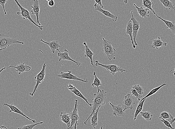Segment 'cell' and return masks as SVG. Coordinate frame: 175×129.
<instances>
[{
  "instance_id": "obj_1",
  "label": "cell",
  "mask_w": 175,
  "mask_h": 129,
  "mask_svg": "<svg viewBox=\"0 0 175 129\" xmlns=\"http://www.w3.org/2000/svg\"><path fill=\"white\" fill-rule=\"evenodd\" d=\"M106 94H107V92L103 90L100 89L99 92L94 94L93 98L92 99V101H93V104H92L91 114L85 122H84V125H86L87 124V121L91 117L98 107L105 106L106 105Z\"/></svg>"
},
{
  "instance_id": "obj_2",
  "label": "cell",
  "mask_w": 175,
  "mask_h": 129,
  "mask_svg": "<svg viewBox=\"0 0 175 129\" xmlns=\"http://www.w3.org/2000/svg\"><path fill=\"white\" fill-rule=\"evenodd\" d=\"M23 42H19L16 39L11 37L9 36L0 34V51L5 50L12 44H24Z\"/></svg>"
},
{
  "instance_id": "obj_3",
  "label": "cell",
  "mask_w": 175,
  "mask_h": 129,
  "mask_svg": "<svg viewBox=\"0 0 175 129\" xmlns=\"http://www.w3.org/2000/svg\"><path fill=\"white\" fill-rule=\"evenodd\" d=\"M102 39L103 40L102 51L105 55L110 61H111L112 60H115L116 50L112 46L111 43L106 40L104 38H102Z\"/></svg>"
},
{
  "instance_id": "obj_4",
  "label": "cell",
  "mask_w": 175,
  "mask_h": 129,
  "mask_svg": "<svg viewBox=\"0 0 175 129\" xmlns=\"http://www.w3.org/2000/svg\"><path fill=\"white\" fill-rule=\"evenodd\" d=\"M46 62H44L43 64L42 70L37 75L35 76L34 79L35 82H36V85L34 87V90L32 93H30L29 95L31 97H33L35 94V92L37 91V88H38L39 85L42 83V82L45 80V76H46Z\"/></svg>"
},
{
  "instance_id": "obj_5",
  "label": "cell",
  "mask_w": 175,
  "mask_h": 129,
  "mask_svg": "<svg viewBox=\"0 0 175 129\" xmlns=\"http://www.w3.org/2000/svg\"><path fill=\"white\" fill-rule=\"evenodd\" d=\"M95 64L96 66H101V67L105 68L106 70H110V73L112 75H115L116 73H123L124 72H129L127 70L123 69V68L116 65V64H109V65H105V64L100 63L98 61H95Z\"/></svg>"
},
{
  "instance_id": "obj_6",
  "label": "cell",
  "mask_w": 175,
  "mask_h": 129,
  "mask_svg": "<svg viewBox=\"0 0 175 129\" xmlns=\"http://www.w3.org/2000/svg\"><path fill=\"white\" fill-rule=\"evenodd\" d=\"M14 1L17 4L19 7V9H20L21 12L20 14L21 15L22 17H23V19H28L29 21L32 22L33 24H34L35 26L39 27V28L40 29V30H43V28L44 26H39L38 24H36L34 22V21L33 20V19L31 18V17L30 12L26 9L25 8L23 7L22 6L19 4L18 2L16 0H14Z\"/></svg>"
},
{
  "instance_id": "obj_7",
  "label": "cell",
  "mask_w": 175,
  "mask_h": 129,
  "mask_svg": "<svg viewBox=\"0 0 175 129\" xmlns=\"http://www.w3.org/2000/svg\"><path fill=\"white\" fill-rule=\"evenodd\" d=\"M56 76L62 79H67L73 80V81H81L87 83L88 80L87 79H82L78 77L77 76L73 75L71 72L68 71V73H65L64 72H61L59 75H56Z\"/></svg>"
},
{
  "instance_id": "obj_8",
  "label": "cell",
  "mask_w": 175,
  "mask_h": 129,
  "mask_svg": "<svg viewBox=\"0 0 175 129\" xmlns=\"http://www.w3.org/2000/svg\"><path fill=\"white\" fill-rule=\"evenodd\" d=\"M123 105L125 108L124 111L125 112L127 109H132L133 105L135 104L134 97L130 93H127L123 101Z\"/></svg>"
},
{
  "instance_id": "obj_9",
  "label": "cell",
  "mask_w": 175,
  "mask_h": 129,
  "mask_svg": "<svg viewBox=\"0 0 175 129\" xmlns=\"http://www.w3.org/2000/svg\"><path fill=\"white\" fill-rule=\"evenodd\" d=\"M131 20L133 22L132 37L133 41L134 43L135 46H137L138 44H137L136 42V38L137 33H138V31L139 29V27H140V23H139V22H138V21L134 17L133 11H131Z\"/></svg>"
},
{
  "instance_id": "obj_10",
  "label": "cell",
  "mask_w": 175,
  "mask_h": 129,
  "mask_svg": "<svg viewBox=\"0 0 175 129\" xmlns=\"http://www.w3.org/2000/svg\"><path fill=\"white\" fill-rule=\"evenodd\" d=\"M109 104L111 106L114 116L116 117H125V112L124 111L125 107L123 105H114L111 102H109Z\"/></svg>"
},
{
  "instance_id": "obj_11",
  "label": "cell",
  "mask_w": 175,
  "mask_h": 129,
  "mask_svg": "<svg viewBox=\"0 0 175 129\" xmlns=\"http://www.w3.org/2000/svg\"><path fill=\"white\" fill-rule=\"evenodd\" d=\"M58 51L59 52L58 53L57 58H58L59 62H60L61 60H69V61H72L75 63L78 67L81 65V62H76L70 57L69 55V52L66 49H64L63 53L61 52L59 49Z\"/></svg>"
},
{
  "instance_id": "obj_12",
  "label": "cell",
  "mask_w": 175,
  "mask_h": 129,
  "mask_svg": "<svg viewBox=\"0 0 175 129\" xmlns=\"http://www.w3.org/2000/svg\"><path fill=\"white\" fill-rule=\"evenodd\" d=\"M75 105L73 110L72 112L69 113L70 118L71 119V126L69 129L72 128V126L75 125L76 122L79 120L80 118L78 114L77 107L78 104L77 100H75Z\"/></svg>"
},
{
  "instance_id": "obj_13",
  "label": "cell",
  "mask_w": 175,
  "mask_h": 129,
  "mask_svg": "<svg viewBox=\"0 0 175 129\" xmlns=\"http://www.w3.org/2000/svg\"><path fill=\"white\" fill-rule=\"evenodd\" d=\"M32 8V10L31 12L33 15L36 16L37 17V22L39 26H42L40 22H39V13L40 12V3L38 0H34L33 2V5L31 7Z\"/></svg>"
},
{
  "instance_id": "obj_14",
  "label": "cell",
  "mask_w": 175,
  "mask_h": 129,
  "mask_svg": "<svg viewBox=\"0 0 175 129\" xmlns=\"http://www.w3.org/2000/svg\"><path fill=\"white\" fill-rule=\"evenodd\" d=\"M3 106H7L10 109V110L9 111V112H14L17 113V114H20L22 115V116L25 117L27 119H28V120L31 121V122L33 123H35L36 122V121L29 118L27 115H25L24 113L22 112L21 110H19V109L17 107L14 106L13 103H12V104L11 105H9L7 104V103H3Z\"/></svg>"
},
{
  "instance_id": "obj_15",
  "label": "cell",
  "mask_w": 175,
  "mask_h": 129,
  "mask_svg": "<svg viewBox=\"0 0 175 129\" xmlns=\"http://www.w3.org/2000/svg\"><path fill=\"white\" fill-rule=\"evenodd\" d=\"M13 67L16 69V71L19 75H21V73H24L25 72H28L31 69L30 66L27 65L25 64V62H21V63L18 64L17 66H13L11 65L9 66V68Z\"/></svg>"
},
{
  "instance_id": "obj_16",
  "label": "cell",
  "mask_w": 175,
  "mask_h": 129,
  "mask_svg": "<svg viewBox=\"0 0 175 129\" xmlns=\"http://www.w3.org/2000/svg\"><path fill=\"white\" fill-rule=\"evenodd\" d=\"M94 8L96 11H98L99 12H101L106 16L110 17L112 19V20L114 22H116L117 21L118 17L112 14V13L110 12L107 11L103 9H102L100 6L97 4V3H95L94 5Z\"/></svg>"
},
{
  "instance_id": "obj_17",
  "label": "cell",
  "mask_w": 175,
  "mask_h": 129,
  "mask_svg": "<svg viewBox=\"0 0 175 129\" xmlns=\"http://www.w3.org/2000/svg\"><path fill=\"white\" fill-rule=\"evenodd\" d=\"M40 42L48 45L49 47H50L51 52L53 53H54L56 50H58L59 49V48H61V46L59 44L58 41L56 40H54L50 42H45L42 39H41Z\"/></svg>"
},
{
  "instance_id": "obj_18",
  "label": "cell",
  "mask_w": 175,
  "mask_h": 129,
  "mask_svg": "<svg viewBox=\"0 0 175 129\" xmlns=\"http://www.w3.org/2000/svg\"><path fill=\"white\" fill-rule=\"evenodd\" d=\"M60 119L62 122L65 123L67 125V129H69L71 123V119L70 118L69 113L68 114L66 112H60Z\"/></svg>"
},
{
  "instance_id": "obj_19",
  "label": "cell",
  "mask_w": 175,
  "mask_h": 129,
  "mask_svg": "<svg viewBox=\"0 0 175 129\" xmlns=\"http://www.w3.org/2000/svg\"><path fill=\"white\" fill-rule=\"evenodd\" d=\"M83 46H85L84 57L89 58L91 65L94 66V62L93 59H92V57H93L94 53L90 49L86 42H84L83 43Z\"/></svg>"
},
{
  "instance_id": "obj_20",
  "label": "cell",
  "mask_w": 175,
  "mask_h": 129,
  "mask_svg": "<svg viewBox=\"0 0 175 129\" xmlns=\"http://www.w3.org/2000/svg\"><path fill=\"white\" fill-rule=\"evenodd\" d=\"M133 22L131 20L129 21L127 23L126 29V34L129 35L130 37V40L131 41V44L133 45V48H135L136 46H135L134 43L133 42L132 34H133Z\"/></svg>"
},
{
  "instance_id": "obj_21",
  "label": "cell",
  "mask_w": 175,
  "mask_h": 129,
  "mask_svg": "<svg viewBox=\"0 0 175 129\" xmlns=\"http://www.w3.org/2000/svg\"><path fill=\"white\" fill-rule=\"evenodd\" d=\"M133 5L136 8L137 12L141 17L143 18H146L147 17H149V11L148 9L144 8L142 6L140 7H138L135 3H133Z\"/></svg>"
},
{
  "instance_id": "obj_22",
  "label": "cell",
  "mask_w": 175,
  "mask_h": 129,
  "mask_svg": "<svg viewBox=\"0 0 175 129\" xmlns=\"http://www.w3.org/2000/svg\"><path fill=\"white\" fill-rule=\"evenodd\" d=\"M167 43L165 42L164 41H162L160 37H158V39H155L153 40L152 44V48L158 49L164 46H167Z\"/></svg>"
},
{
  "instance_id": "obj_23",
  "label": "cell",
  "mask_w": 175,
  "mask_h": 129,
  "mask_svg": "<svg viewBox=\"0 0 175 129\" xmlns=\"http://www.w3.org/2000/svg\"><path fill=\"white\" fill-rule=\"evenodd\" d=\"M154 14L156 15L157 17H158V18L160 19L161 20H162L165 23V24L167 26V28L169 29V30L172 31V32L174 33L175 36V24L174 22L163 19L160 17H159L156 13H154Z\"/></svg>"
},
{
  "instance_id": "obj_24",
  "label": "cell",
  "mask_w": 175,
  "mask_h": 129,
  "mask_svg": "<svg viewBox=\"0 0 175 129\" xmlns=\"http://www.w3.org/2000/svg\"><path fill=\"white\" fill-rule=\"evenodd\" d=\"M160 1L164 5L166 9L172 10L175 11V6L173 3L169 0H160Z\"/></svg>"
},
{
  "instance_id": "obj_25",
  "label": "cell",
  "mask_w": 175,
  "mask_h": 129,
  "mask_svg": "<svg viewBox=\"0 0 175 129\" xmlns=\"http://www.w3.org/2000/svg\"><path fill=\"white\" fill-rule=\"evenodd\" d=\"M142 5V7H146L147 9L152 11L154 14L155 13V11L153 9L154 4L152 1L150 0H143Z\"/></svg>"
},
{
  "instance_id": "obj_26",
  "label": "cell",
  "mask_w": 175,
  "mask_h": 129,
  "mask_svg": "<svg viewBox=\"0 0 175 129\" xmlns=\"http://www.w3.org/2000/svg\"><path fill=\"white\" fill-rule=\"evenodd\" d=\"M70 91L71 92L73 93H74L76 97H79L80 98L83 99L85 101V102L87 103V104L88 105H89L90 107L92 106V104L88 102V99L85 98V97L82 94V93L80 92L79 91L78 89H76L75 87H74V88H73Z\"/></svg>"
},
{
  "instance_id": "obj_27",
  "label": "cell",
  "mask_w": 175,
  "mask_h": 129,
  "mask_svg": "<svg viewBox=\"0 0 175 129\" xmlns=\"http://www.w3.org/2000/svg\"><path fill=\"white\" fill-rule=\"evenodd\" d=\"M146 99H145L143 100L142 101H140L138 103V104H137L135 113L134 120L135 121L136 120L137 116H138V115L142 112V110L143 108V104H144V103Z\"/></svg>"
},
{
  "instance_id": "obj_28",
  "label": "cell",
  "mask_w": 175,
  "mask_h": 129,
  "mask_svg": "<svg viewBox=\"0 0 175 129\" xmlns=\"http://www.w3.org/2000/svg\"><path fill=\"white\" fill-rule=\"evenodd\" d=\"M100 107H98L91 117V126L94 128L98 125V114Z\"/></svg>"
},
{
  "instance_id": "obj_29",
  "label": "cell",
  "mask_w": 175,
  "mask_h": 129,
  "mask_svg": "<svg viewBox=\"0 0 175 129\" xmlns=\"http://www.w3.org/2000/svg\"><path fill=\"white\" fill-rule=\"evenodd\" d=\"M166 85V83H163L162 85L160 86V87H155V88L151 90L150 92H149L148 94H147L146 96H145L144 97H143V98L141 100V101H143V100H144L145 99H146L147 98V97H149L151 96L157 92H158L159 90H160L161 88H162V87H164V86Z\"/></svg>"
},
{
  "instance_id": "obj_30",
  "label": "cell",
  "mask_w": 175,
  "mask_h": 129,
  "mask_svg": "<svg viewBox=\"0 0 175 129\" xmlns=\"http://www.w3.org/2000/svg\"><path fill=\"white\" fill-rule=\"evenodd\" d=\"M96 73H96L95 72H94L93 75L94 77H95V79H94L93 82L91 86L92 87H97L98 93L100 92V89L99 88V86L101 85L102 84L100 80L98 79V78L97 77V76H96Z\"/></svg>"
},
{
  "instance_id": "obj_31",
  "label": "cell",
  "mask_w": 175,
  "mask_h": 129,
  "mask_svg": "<svg viewBox=\"0 0 175 129\" xmlns=\"http://www.w3.org/2000/svg\"><path fill=\"white\" fill-rule=\"evenodd\" d=\"M160 117L164 119L165 120L170 122L174 119L173 117L170 113L167 112H163L161 113Z\"/></svg>"
},
{
  "instance_id": "obj_32",
  "label": "cell",
  "mask_w": 175,
  "mask_h": 129,
  "mask_svg": "<svg viewBox=\"0 0 175 129\" xmlns=\"http://www.w3.org/2000/svg\"><path fill=\"white\" fill-rule=\"evenodd\" d=\"M141 116L142 117L143 119L147 121H150L152 120L153 116L148 111L146 112H140Z\"/></svg>"
},
{
  "instance_id": "obj_33",
  "label": "cell",
  "mask_w": 175,
  "mask_h": 129,
  "mask_svg": "<svg viewBox=\"0 0 175 129\" xmlns=\"http://www.w3.org/2000/svg\"><path fill=\"white\" fill-rule=\"evenodd\" d=\"M43 124V122L35 123V124H31L30 125H25L19 127L17 129H33L35 126L37 125L42 124Z\"/></svg>"
},
{
  "instance_id": "obj_34",
  "label": "cell",
  "mask_w": 175,
  "mask_h": 129,
  "mask_svg": "<svg viewBox=\"0 0 175 129\" xmlns=\"http://www.w3.org/2000/svg\"><path fill=\"white\" fill-rule=\"evenodd\" d=\"M132 87L138 93L141 98L143 93V88L139 85H135Z\"/></svg>"
},
{
  "instance_id": "obj_35",
  "label": "cell",
  "mask_w": 175,
  "mask_h": 129,
  "mask_svg": "<svg viewBox=\"0 0 175 129\" xmlns=\"http://www.w3.org/2000/svg\"><path fill=\"white\" fill-rule=\"evenodd\" d=\"M159 120L161 122L164 123L165 126L167 127L168 128H170L171 129H175L172 126V125L170 124V123L167 121L165 120L164 119L161 118V117H159Z\"/></svg>"
},
{
  "instance_id": "obj_36",
  "label": "cell",
  "mask_w": 175,
  "mask_h": 129,
  "mask_svg": "<svg viewBox=\"0 0 175 129\" xmlns=\"http://www.w3.org/2000/svg\"><path fill=\"white\" fill-rule=\"evenodd\" d=\"M131 92L133 96L135 97H136V98L138 99V101H141V100L140 96H139L138 93L136 91V90L133 87H131Z\"/></svg>"
},
{
  "instance_id": "obj_37",
  "label": "cell",
  "mask_w": 175,
  "mask_h": 129,
  "mask_svg": "<svg viewBox=\"0 0 175 129\" xmlns=\"http://www.w3.org/2000/svg\"><path fill=\"white\" fill-rule=\"evenodd\" d=\"M8 1L7 0H0V5L2 6L3 8L4 12L5 14L7 15V13L6 11L5 10V5L6 3Z\"/></svg>"
},
{
  "instance_id": "obj_38",
  "label": "cell",
  "mask_w": 175,
  "mask_h": 129,
  "mask_svg": "<svg viewBox=\"0 0 175 129\" xmlns=\"http://www.w3.org/2000/svg\"><path fill=\"white\" fill-rule=\"evenodd\" d=\"M46 1L48 2V5L49 7H52L54 5L55 3L54 0H50V1L47 0Z\"/></svg>"
},
{
  "instance_id": "obj_39",
  "label": "cell",
  "mask_w": 175,
  "mask_h": 129,
  "mask_svg": "<svg viewBox=\"0 0 175 129\" xmlns=\"http://www.w3.org/2000/svg\"><path fill=\"white\" fill-rule=\"evenodd\" d=\"M95 1L96 3H97V4L100 5V7H101V8L103 9L104 7L103 5H102L101 0H95Z\"/></svg>"
},
{
  "instance_id": "obj_40",
  "label": "cell",
  "mask_w": 175,
  "mask_h": 129,
  "mask_svg": "<svg viewBox=\"0 0 175 129\" xmlns=\"http://www.w3.org/2000/svg\"><path fill=\"white\" fill-rule=\"evenodd\" d=\"M74 86L73 85V84L71 83H69L68 85V89L69 91H70L71 90H72L73 88H74Z\"/></svg>"
},
{
  "instance_id": "obj_41",
  "label": "cell",
  "mask_w": 175,
  "mask_h": 129,
  "mask_svg": "<svg viewBox=\"0 0 175 129\" xmlns=\"http://www.w3.org/2000/svg\"><path fill=\"white\" fill-rule=\"evenodd\" d=\"M0 129H8L7 127H6L5 126H3H3H2L1 127H0Z\"/></svg>"
},
{
  "instance_id": "obj_42",
  "label": "cell",
  "mask_w": 175,
  "mask_h": 129,
  "mask_svg": "<svg viewBox=\"0 0 175 129\" xmlns=\"http://www.w3.org/2000/svg\"><path fill=\"white\" fill-rule=\"evenodd\" d=\"M175 122V117L173 119L172 121H170V122H169L170 123V124L172 125Z\"/></svg>"
},
{
  "instance_id": "obj_43",
  "label": "cell",
  "mask_w": 175,
  "mask_h": 129,
  "mask_svg": "<svg viewBox=\"0 0 175 129\" xmlns=\"http://www.w3.org/2000/svg\"><path fill=\"white\" fill-rule=\"evenodd\" d=\"M78 125V121H77V122H76L75 125H74V129H76V127H77V126Z\"/></svg>"
},
{
  "instance_id": "obj_44",
  "label": "cell",
  "mask_w": 175,
  "mask_h": 129,
  "mask_svg": "<svg viewBox=\"0 0 175 129\" xmlns=\"http://www.w3.org/2000/svg\"><path fill=\"white\" fill-rule=\"evenodd\" d=\"M6 68V67H4L3 68H2L1 70H0V74L1 73V72L3 71V70H4Z\"/></svg>"
},
{
  "instance_id": "obj_45",
  "label": "cell",
  "mask_w": 175,
  "mask_h": 129,
  "mask_svg": "<svg viewBox=\"0 0 175 129\" xmlns=\"http://www.w3.org/2000/svg\"><path fill=\"white\" fill-rule=\"evenodd\" d=\"M173 70H174V73H173V76H174V75H175V67L173 69H172V70H171V71H170V72H171Z\"/></svg>"
},
{
  "instance_id": "obj_46",
  "label": "cell",
  "mask_w": 175,
  "mask_h": 129,
  "mask_svg": "<svg viewBox=\"0 0 175 129\" xmlns=\"http://www.w3.org/2000/svg\"><path fill=\"white\" fill-rule=\"evenodd\" d=\"M128 1H125L124 2L125 4H126L127 3Z\"/></svg>"
},
{
  "instance_id": "obj_47",
  "label": "cell",
  "mask_w": 175,
  "mask_h": 129,
  "mask_svg": "<svg viewBox=\"0 0 175 129\" xmlns=\"http://www.w3.org/2000/svg\"><path fill=\"white\" fill-rule=\"evenodd\" d=\"M100 129H103V127L101 126V128H100Z\"/></svg>"
},
{
  "instance_id": "obj_48",
  "label": "cell",
  "mask_w": 175,
  "mask_h": 129,
  "mask_svg": "<svg viewBox=\"0 0 175 129\" xmlns=\"http://www.w3.org/2000/svg\"><path fill=\"white\" fill-rule=\"evenodd\" d=\"M72 129V128H71V129Z\"/></svg>"
}]
</instances>
